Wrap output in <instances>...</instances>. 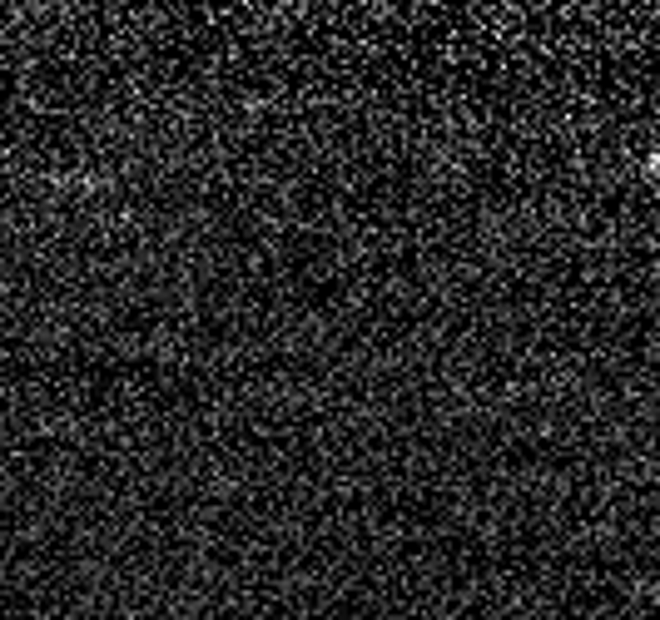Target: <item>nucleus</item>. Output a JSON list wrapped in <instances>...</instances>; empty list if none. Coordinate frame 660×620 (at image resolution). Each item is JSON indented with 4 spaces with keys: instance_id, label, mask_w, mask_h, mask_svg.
<instances>
[{
    "instance_id": "obj_1",
    "label": "nucleus",
    "mask_w": 660,
    "mask_h": 620,
    "mask_svg": "<svg viewBox=\"0 0 660 620\" xmlns=\"http://www.w3.org/2000/svg\"><path fill=\"white\" fill-rule=\"evenodd\" d=\"M645 169H650V179H660V154H650V159H645Z\"/></svg>"
}]
</instances>
